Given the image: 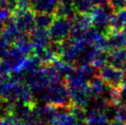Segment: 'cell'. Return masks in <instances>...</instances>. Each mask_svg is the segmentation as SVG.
<instances>
[{"instance_id": "1", "label": "cell", "mask_w": 126, "mask_h": 125, "mask_svg": "<svg viewBox=\"0 0 126 125\" xmlns=\"http://www.w3.org/2000/svg\"><path fill=\"white\" fill-rule=\"evenodd\" d=\"M38 95L42 103L53 105L59 109H70L73 107L70 91L65 81L51 84Z\"/></svg>"}, {"instance_id": "2", "label": "cell", "mask_w": 126, "mask_h": 125, "mask_svg": "<svg viewBox=\"0 0 126 125\" xmlns=\"http://www.w3.org/2000/svg\"><path fill=\"white\" fill-rule=\"evenodd\" d=\"M114 14L115 11L109 4H107L101 6H95L89 16L94 28L106 35L110 31V22Z\"/></svg>"}, {"instance_id": "3", "label": "cell", "mask_w": 126, "mask_h": 125, "mask_svg": "<svg viewBox=\"0 0 126 125\" xmlns=\"http://www.w3.org/2000/svg\"><path fill=\"white\" fill-rule=\"evenodd\" d=\"M73 31V19L55 17L49 28L50 36L53 43H62L70 38Z\"/></svg>"}, {"instance_id": "4", "label": "cell", "mask_w": 126, "mask_h": 125, "mask_svg": "<svg viewBox=\"0 0 126 125\" xmlns=\"http://www.w3.org/2000/svg\"><path fill=\"white\" fill-rule=\"evenodd\" d=\"M12 18L21 33L30 35L36 28V13L31 7L18 8L13 12Z\"/></svg>"}, {"instance_id": "5", "label": "cell", "mask_w": 126, "mask_h": 125, "mask_svg": "<svg viewBox=\"0 0 126 125\" xmlns=\"http://www.w3.org/2000/svg\"><path fill=\"white\" fill-rule=\"evenodd\" d=\"M98 76L108 86L119 88L126 78V71L120 68H116L110 64H107L101 67L100 69H98Z\"/></svg>"}, {"instance_id": "6", "label": "cell", "mask_w": 126, "mask_h": 125, "mask_svg": "<svg viewBox=\"0 0 126 125\" xmlns=\"http://www.w3.org/2000/svg\"><path fill=\"white\" fill-rule=\"evenodd\" d=\"M26 57L27 56L20 52L16 46H12L7 55L2 59V62L10 68L12 73H15L20 69Z\"/></svg>"}, {"instance_id": "7", "label": "cell", "mask_w": 126, "mask_h": 125, "mask_svg": "<svg viewBox=\"0 0 126 125\" xmlns=\"http://www.w3.org/2000/svg\"><path fill=\"white\" fill-rule=\"evenodd\" d=\"M30 38L33 43L34 49L45 48L53 43L48 29H42L36 27L30 34Z\"/></svg>"}, {"instance_id": "8", "label": "cell", "mask_w": 126, "mask_h": 125, "mask_svg": "<svg viewBox=\"0 0 126 125\" xmlns=\"http://www.w3.org/2000/svg\"><path fill=\"white\" fill-rule=\"evenodd\" d=\"M60 0H30L31 8L35 12L39 13H46L55 16Z\"/></svg>"}, {"instance_id": "9", "label": "cell", "mask_w": 126, "mask_h": 125, "mask_svg": "<svg viewBox=\"0 0 126 125\" xmlns=\"http://www.w3.org/2000/svg\"><path fill=\"white\" fill-rule=\"evenodd\" d=\"M106 40L110 51L126 48V36L123 31H110L106 34Z\"/></svg>"}, {"instance_id": "10", "label": "cell", "mask_w": 126, "mask_h": 125, "mask_svg": "<svg viewBox=\"0 0 126 125\" xmlns=\"http://www.w3.org/2000/svg\"><path fill=\"white\" fill-rule=\"evenodd\" d=\"M109 64L126 71V48L110 51Z\"/></svg>"}, {"instance_id": "11", "label": "cell", "mask_w": 126, "mask_h": 125, "mask_svg": "<svg viewBox=\"0 0 126 125\" xmlns=\"http://www.w3.org/2000/svg\"><path fill=\"white\" fill-rule=\"evenodd\" d=\"M22 34L19 30L18 29V27L15 24L13 18L11 17L8 21H7L5 23L4 26L3 31H2V34L1 36L4 39H6L7 42L11 43L12 45H14L15 42H17V40L19 38V36Z\"/></svg>"}, {"instance_id": "12", "label": "cell", "mask_w": 126, "mask_h": 125, "mask_svg": "<svg viewBox=\"0 0 126 125\" xmlns=\"http://www.w3.org/2000/svg\"><path fill=\"white\" fill-rule=\"evenodd\" d=\"M54 125H77V120L70 109H59Z\"/></svg>"}, {"instance_id": "13", "label": "cell", "mask_w": 126, "mask_h": 125, "mask_svg": "<svg viewBox=\"0 0 126 125\" xmlns=\"http://www.w3.org/2000/svg\"><path fill=\"white\" fill-rule=\"evenodd\" d=\"M14 46H16L26 56H29V54H31L34 51V46H33V43L30 38V36L23 34V33L19 36L17 42H15Z\"/></svg>"}, {"instance_id": "14", "label": "cell", "mask_w": 126, "mask_h": 125, "mask_svg": "<svg viewBox=\"0 0 126 125\" xmlns=\"http://www.w3.org/2000/svg\"><path fill=\"white\" fill-rule=\"evenodd\" d=\"M107 64H109V52H107V50L97 49L91 62V65H93L95 68L98 70Z\"/></svg>"}, {"instance_id": "15", "label": "cell", "mask_w": 126, "mask_h": 125, "mask_svg": "<svg viewBox=\"0 0 126 125\" xmlns=\"http://www.w3.org/2000/svg\"><path fill=\"white\" fill-rule=\"evenodd\" d=\"M73 2L77 14L89 15L95 7L93 0H73Z\"/></svg>"}, {"instance_id": "16", "label": "cell", "mask_w": 126, "mask_h": 125, "mask_svg": "<svg viewBox=\"0 0 126 125\" xmlns=\"http://www.w3.org/2000/svg\"><path fill=\"white\" fill-rule=\"evenodd\" d=\"M54 18H55V16L52 14H46V13L36 14V27L49 30Z\"/></svg>"}, {"instance_id": "17", "label": "cell", "mask_w": 126, "mask_h": 125, "mask_svg": "<svg viewBox=\"0 0 126 125\" xmlns=\"http://www.w3.org/2000/svg\"><path fill=\"white\" fill-rule=\"evenodd\" d=\"M117 105L126 107V78L123 85L118 88V101Z\"/></svg>"}, {"instance_id": "18", "label": "cell", "mask_w": 126, "mask_h": 125, "mask_svg": "<svg viewBox=\"0 0 126 125\" xmlns=\"http://www.w3.org/2000/svg\"><path fill=\"white\" fill-rule=\"evenodd\" d=\"M12 47V44L7 42L6 39H4L0 35V59H3L7 54L9 50Z\"/></svg>"}, {"instance_id": "19", "label": "cell", "mask_w": 126, "mask_h": 125, "mask_svg": "<svg viewBox=\"0 0 126 125\" xmlns=\"http://www.w3.org/2000/svg\"><path fill=\"white\" fill-rule=\"evenodd\" d=\"M108 3L115 12L126 7V0H108Z\"/></svg>"}, {"instance_id": "20", "label": "cell", "mask_w": 126, "mask_h": 125, "mask_svg": "<svg viewBox=\"0 0 126 125\" xmlns=\"http://www.w3.org/2000/svg\"><path fill=\"white\" fill-rule=\"evenodd\" d=\"M0 125H21L19 122L13 117V115L0 117Z\"/></svg>"}, {"instance_id": "21", "label": "cell", "mask_w": 126, "mask_h": 125, "mask_svg": "<svg viewBox=\"0 0 126 125\" xmlns=\"http://www.w3.org/2000/svg\"><path fill=\"white\" fill-rule=\"evenodd\" d=\"M116 14H117V17L120 19V21L123 24V27L126 26V7H124V8L121 9L120 11H118Z\"/></svg>"}, {"instance_id": "22", "label": "cell", "mask_w": 126, "mask_h": 125, "mask_svg": "<svg viewBox=\"0 0 126 125\" xmlns=\"http://www.w3.org/2000/svg\"><path fill=\"white\" fill-rule=\"evenodd\" d=\"M4 1L6 2V4H7L8 7H10L11 10L14 12L16 10V8H17V7H18V2L20 0H4Z\"/></svg>"}, {"instance_id": "23", "label": "cell", "mask_w": 126, "mask_h": 125, "mask_svg": "<svg viewBox=\"0 0 126 125\" xmlns=\"http://www.w3.org/2000/svg\"><path fill=\"white\" fill-rule=\"evenodd\" d=\"M108 125H126V124H125V122L118 121V120H114V121H111V122H109Z\"/></svg>"}, {"instance_id": "24", "label": "cell", "mask_w": 126, "mask_h": 125, "mask_svg": "<svg viewBox=\"0 0 126 125\" xmlns=\"http://www.w3.org/2000/svg\"><path fill=\"white\" fill-rule=\"evenodd\" d=\"M4 26H5V23H2V22H0V35L2 34V31H3Z\"/></svg>"}, {"instance_id": "25", "label": "cell", "mask_w": 126, "mask_h": 125, "mask_svg": "<svg viewBox=\"0 0 126 125\" xmlns=\"http://www.w3.org/2000/svg\"><path fill=\"white\" fill-rule=\"evenodd\" d=\"M123 33L125 34V36H126V26H124L123 28Z\"/></svg>"}, {"instance_id": "26", "label": "cell", "mask_w": 126, "mask_h": 125, "mask_svg": "<svg viewBox=\"0 0 126 125\" xmlns=\"http://www.w3.org/2000/svg\"><path fill=\"white\" fill-rule=\"evenodd\" d=\"M1 62H2V60H0V66H1Z\"/></svg>"}, {"instance_id": "27", "label": "cell", "mask_w": 126, "mask_h": 125, "mask_svg": "<svg viewBox=\"0 0 126 125\" xmlns=\"http://www.w3.org/2000/svg\"><path fill=\"white\" fill-rule=\"evenodd\" d=\"M0 104H1V99H0Z\"/></svg>"}, {"instance_id": "28", "label": "cell", "mask_w": 126, "mask_h": 125, "mask_svg": "<svg viewBox=\"0 0 126 125\" xmlns=\"http://www.w3.org/2000/svg\"><path fill=\"white\" fill-rule=\"evenodd\" d=\"M53 125H54V124H53Z\"/></svg>"}]
</instances>
